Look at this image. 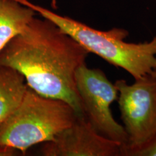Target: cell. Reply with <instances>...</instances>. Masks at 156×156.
Returning a JSON list of instances; mask_svg holds the SVG:
<instances>
[{"label":"cell","mask_w":156,"mask_h":156,"mask_svg":"<svg viewBox=\"0 0 156 156\" xmlns=\"http://www.w3.org/2000/svg\"><path fill=\"white\" fill-rule=\"evenodd\" d=\"M34 17L0 51V67L16 70L43 96L62 100L84 116L76 87V72L90 54L49 20Z\"/></svg>","instance_id":"6da1fadb"},{"label":"cell","mask_w":156,"mask_h":156,"mask_svg":"<svg viewBox=\"0 0 156 156\" xmlns=\"http://www.w3.org/2000/svg\"><path fill=\"white\" fill-rule=\"evenodd\" d=\"M15 1L49 20L90 53L96 54L109 64L124 69L134 80L156 69V36L150 41L129 43L124 41L129 32L124 28L96 30L71 17L62 16L35 5L29 0Z\"/></svg>","instance_id":"7a4b0ae2"},{"label":"cell","mask_w":156,"mask_h":156,"mask_svg":"<svg viewBox=\"0 0 156 156\" xmlns=\"http://www.w3.org/2000/svg\"><path fill=\"white\" fill-rule=\"evenodd\" d=\"M77 116L69 103L43 96L28 87L17 108L0 124V145L25 155L32 146L53 140Z\"/></svg>","instance_id":"3957f363"},{"label":"cell","mask_w":156,"mask_h":156,"mask_svg":"<svg viewBox=\"0 0 156 156\" xmlns=\"http://www.w3.org/2000/svg\"><path fill=\"white\" fill-rule=\"evenodd\" d=\"M123 126L127 134L125 152L146 143L156 134V69L129 84L124 80L114 83Z\"/></svg>","instance_id":"277c9868"},{"label":"cell","mask_w":156,"mask_h":156,"mask_svg":"<svg viewBox=\"0 0 156 156\" xmlns=\"http://www.w3.org/2000/svg\"><path fill=\"white\" fill-rule=\"evenodd\" d=\"M75 81L84 116L101 135L126 146L127 134L112 112V104L119 97L115 84L104 72L87 67L86 63L78 68Z\"/></svg>","instance_id":"5b68a950"},{"label":"cell","mask_w":156,"mask_h":156,"mask_svg":"<svg viewBox=\"0 0 156 156\" xmlns=\"http://www.w3.org/2000/svg\"><path fill=\"white\" fill-rule=\"evenodd\" d=\"M123 145L98 132L84 116H78L73 124L51 141L44 142V156H122Z\"/></svg>","instance_id":"8992f818"},{"label":"cell","mask_w":156,"mask_h":156,"mask_svg":"<svg viewBox=\"0 0 156 156\" xmlns=\"http://www.w3.org/2000/svg\"><path fill=\"white\" fill-rule=\"evenodd\" d=\"M36 13L15 0H0V51L11 39L22 32Z\"/></svg>","instance_id":"52a82bcc"},{"label":"cell","mask_w":156,"mask_h":156,"mask_svg":"<svg viewBox=\"0 0 156 156\" xmlns=\"http://www.w3.org/2000/svg\"><path fill=\"white\" fill-rule=\"evenodd\" d=\"M28 87L20 73L12 68L0 67V124L17 108Z\"/></svg>","instance_id":"ba28073f"},{"label":"cell","mask_w":156,"mask_h":156,"mask_svg":"<svg viewBox=\"0 0 156 156\" xmlns=\"http://www.w3.org/2000/svg\"><path fill=\"white\" fill-rule=\"evenodd\" d=\"M124 156H156V134L144 145L125 152Z\"/></svg>","instance_id":"9c48e42d"},{"label":"cell","mask_w":156,"mask_h":156,"mask_svg":"<svg viewBox=\"0 0 156 156\" xmlns=\"http://www.w3.org/2000/svg\"><path fill=\"white\" fill-rule=\"evenodd\" d=\"M17 149L7 145H0V156H14L17 155Z\"/></svg>","instance_id":"30bf717a"},{"label":"cell","mask_w":156,"mask_h":156,"mask_svg":"<svg viewBox=\"0 0 156 156\" xmlns=\"http://www.w3.org/2000/svg\"><path fill=\"white\" fill-rule=\"evenodd\" d=\"M51 7L54 9L57 8V0H51Z\"/></svg>","instance_id":"8fae6325"},{"label":"cell","mask_w":156,"mask_h":156,"mask_svg":"<svg viewBox=\"0 0 156 156\" xmlns=\"http://www.w3.org/2000/svg\"><path fill=\"white\" fill-rule=\"evenodd\" d=\"M155 2H156V0H155Z\"/></svg>","instance_id":"7c38bea8"}]
</instances>
